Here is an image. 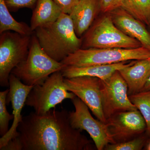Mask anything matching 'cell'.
<instances>
[{
  "instance_id": "obj_12",
  "label": "cell",
  "mask_w": 150,
  "mask_h": 150,
  "mask_svg": "<svg viewBox=\"0 0 150 150\" xmlns=\"http://www.w3.org/2000/svg\"><path fill=\"white\" fill-rule=\"evenodd\" d=\"M106 123L115 141L126 140L146 129L144 118L138 110L118 112L107 119Z\"/></svg>"
},
{
  "instance_id": "obj_17",
  "label": "cell",
  "mask_w": 150,
  "mask_h": 150,
  "mask_svg": "<svg viewBox=\"0 0 150 150\" xmlns=\"http://www.w3.org/2000/svg\"><path fill=\"white\" fill-rule=\"evenodd\" d=\"M63 12L54 0H38L33 12L30 27L33 32L38 28L55 22Z\"/></svg>"
},
{
  "instance_id": "obj_25",
  "label": "cell",
  "mask_w": 150,
  "mask_h": 150,
  "mask_svg": "<svg viewBox=\"0 0 150 150\" xmlns=\"http://www.w3.org/2000/svg\"><path fill=\"white\" fill-rule=\"evenodd\" d=\"M79 0H54L64 13L69 14Z\"/></svg>"
},
{
  "instance_id": "obj_15",
  "label": "cell",
  "mask_w": 150,
  "mask_h": 150,
  "mask_svg": "<svg viewBox=\"0 0 150 150\" xmlns=\"http://www.w3.org/2000/svg\"><path fill=\"white\" fill-rule=\"evenodd\" d=\"M99 9V0H79L74 7L69 15L79 37L91 27Z\"/></svg>"
},
{
  "instance_id": "obj_11",
  "label": "cell",
  "mask_w": 150,
  "mask_h": 150,
  "mask_svg": "<svg viewBox=\"0 0 150 150\" xmlns=\"http://www.w3.org/2000/svg\"><path fill=\"white\" fill-rule=\"evenodd\" d=\"M9 91L7 96L6 103L11 102L14 115L13 122L8 132L0 139V149L7 144L10 141L17 137V128L23 120L22 110L30 92L34 86H28L13 74L9 77Z\"/></svg>"
},
{
  "instance_id": "obj_13",
  "label": "cell",
  "mask_w": 150,
  "mask_h": 150,
  "mask_svg": "<svg viewBox=\"0 0 150 150\" xmlns=\"http://www.w3.org/2000/svg\"><path fill=\"white\" fill-rule=\"evenodd\" d=\"M109 13L114 24L119 29L150 50V33L142 21L121 7Z\"/></svg>"
},
{
  "instance_id": "obj_27",
  "label": "cell",
  "mask_w": 150,
  "mask_h": 150,
  "mask_svg": "<svg viewBox=\"0 0 150 150\" xmlns=\"http://www.w3.org/2000/svg\"><path fill=\"white\" fill-rule=\"evenodd\" d=\"M147 149L148 150H150V142L149 143V144L147 146Z\"/></svg>"
},
{
  "instance_id": "obj_23",
  "label": "cell",
  "mask_w": 150,
  "mask_h": 150,
  "mask_svg": "<svg viewBox=\"0 0 150 150\" xmlns=\"http://www.w3.org/2000/svg\"><path fill=\"white\" fill-rule=\"evenodd\" d=\"M8 9L16 10L22 8H32L38 0H4Z\"/></svg>"
},
{
  "instance_id": "obj_9",
  "label": "cell",
  "mask_w": 150,
  "mask_h": 150,
  "mask_svg": "<svg viewBox=\"0 0 150 150\" xmlns=\"http://www.w3.org/2000/svg\"><path fill=\"white\" fill-rule=\"evenodd\" d=\"M101 92L107 120L118 112L138 110L129 99L128 86L118 71L107 79L101 80Z\"/></svg>"
},
{
  "instance_id": "obj_5",
  "label": "cell",
  "mask_w": 150,
  "mask_h": 150,
  "mask_svg": "<svg viewBox=\"0 0 150 150\" xmlns=\"http://www.w3.org/2000/svg\"><path fill=\"white\" fill-rule=\"evenodd\" d=\"M83 45L86 48L131 49L142 46L139 41L119 29L114 24L110 14L101 17L89 28L85 36Z\"/></svg>"
},
{
  "instance_id": "obj_24",
  "label": "cell",
  "mask_w": 150,
  "mask_h": 150,
  "mask_svg": "<svg viewBox=\"0 0 150 150\" xmlns=\"http://www.w3.org/2000/svg\"><path fill=\"white\" fill-rule=\"evenodd\" d=\"M122 0H99L100 9L103 12L109 13L121 7Z\"/></svg>"
},
{
  "instance_id": "obj_28",
  "label": "cell",
  "mask_w": 150,
  "mask_h": 150,
  "mask_svg": "<svg viewBox=\"0 0 150 150\" xmlns=\"http://www.w3.org/2000/svg\"><path fill=\"white\" fill-rule=\"evenodd\" d=\"M148 60H149V62H150V57L149 59H148Z\"/></svg>"
},
{
  "instance_id": "obj_10",
  "label": "cell",
  "mask_w": 150,
  "mask_h": 150,
  "mask_svg": "<svg viewBox=\"0 0 150 150\" xmlns=\"http://www.w3.org/2000/svg\"><path fill=\"white\" fill-rule=\"evenodd\" d=\"M64 81L69 91L73 93L81 100L98 120L103 123H107L103 109L100 79L83 76L64 78Z\"/></svg>"
},
{
  "instance_id": "obj_18",
  "label": "cell",
  "mask_w": 150,
  "mask_h": 150,
  "mask_svg": "<svg viewBox=\"0 0 150 150\" xmlns=\"http://www.w3.org/2000/svg\"><path fill=\"white\" fill-rule=\"evenodd\" d=\"M7 31L25 35H31L33 32L26 23L16 21L10 13L4 0H0V34Z\"/></svg>"
},
{
  "instance_id": "obj_3",
  "label": "cell",
  "mask_w": 150,
  "mask_h": 150,
  "mask_svg": "<svg viewBox=\"0 0 150 150\" xmlns=\"http://www.w3.org/2000/svg\"><path fill=\"white\" fill-rule=\"evenodd\" d=\"M66 66L48 56L40 46L35 35L31 38L27 59L11 74L28 86L41 85L49 76L61 71Z\"/></svg>"
},
{
  "instance_id": "obj_1",
  "label": "cell",
  "mask_w": 150,
  "mask_h": 150,
  "mask_svg": "<svg viewBox=\"0 0 150 150\" xmlns=\"http://www.w3.org/2000/svg\"><path fill=\"white\" fill-rule=\"evenodd\" d=\"M69 112L54 109L46 113L32 112L23 117L17 137L1 150H86L91 149V141L73 128Z\"/></svg>"
},
{
  "instance_id": "obj_6",
  "label": "cell",
  "mask_w": 150,
  "mask_h": 150,
  "mask_svg": "<svg viewBox=\"0 0 150 150\" xmlns=\"http://www.w3.org/2000/svg\"><path fill=\"white\" fill-rule=\"evenodd\" d=\"M61 71L49 76L43 84L34 86L25 102L35 112L43 114L54 108L65 99H73L76 96L67 90Z\"/></svg>"
},
{
  "instance_id": "obj_7",
  "label": "cell",
  "mask_w": 150,
  "mask_h": 150,
  "mask_svg": "<svg viewBox=\"0 0 150 150\" xmlns=\"http://www.w3.org/2000/svg\"><path fill=\"white\" fill-rule=\"evenodd\" d=\"M30 35L6 31L0 37V85L9 86L12 71L26 59L31 40Z\"/></svg>"
},
{
  "instance_id": "obj_8",
  "label": "cell",
  "mask_w": 150,
  "mask_h": 150,
  "mask_svg": "<svg viewBox=\"0 0 150 150\" xmlns=\"http://www.w3.org/2000/svg\"><path fill=\"white\" fill-rule=\"evenodd\" d=\"M71 101L75 110L69 112V116L73 128L87 132L97 150L104 149L109 144L115 143L107 123L94 119L88 106L78 97H75Z\"/></svg>"
},
{
  "instance_id": "obj_16",
  "label": "cell",
  "mask_w": 150,
  "mask_h": 150,
  "mask_svg": "<svg viewBox=\"0 0 150 150\" xmlns=\"http://www.w3.org/2000/svg\"><path fill=\"white\" fill-rule=\"evenodd\" d=\"M126 62L83 67L66 66L63 68L61 72L63 76L67 79L88 76L98 78L102 80H105L110 78L116 71L127 67L131 63V62L127 64Z\"/></svg>"
},
{
  "instance_id": "obj_22",
  "label": "cell",
  "mask_w": 150,
  "mask_h": 150,
  "mask_svg": "<svg viewBox=\"0 0 150 150\" xmlns=\"http://www.w3.org/2000/svg\"><path fill=\"white\" fill-rule=\"evenodd\" d=\"M145 144L144 139L138 138L122 143L109 144L105 149L107 150H140Z\"/></svg>"
},
{
  "instance_id": "obj_26",
  "label": "cell",
  "mask_w": 150,
  "mask_h": 150,
  "mask_svg": "<svg viewBox=\"0 0 150 150\" xmlns=\"http://www.w3.org/2000/svg\"><path fill=\"white\" fill-rule=\"evenodd\" d=\"M149 90H150V76L149 77L146 83L145 84L144 86L142 89V91H146Z\"/></svg>"
},
{
  "instance_id": "obj_19",
  "label": "cell",
  "mask_w": 150,
  "mask_h": 150,
  "mask_svg": "<svg viewBox=\"0 0 150 150\" xmlns=\"http://www.w3.org/2000/svg\"><path fill=\"white\" fill-rule=\"evenodd\" d=\"M121 7L140 21L150 25V0H122Z\"/></svg>"
},
{
  "instance_id": "obj_21",
  "label": "cell",
  "mask_w": 150,
  "mask_h": 150,
  "mask_svg": "<svg viewBox=\"0 0 150 150\" xmlns=\"http://www.w3.org/2000/svg\"><path fill=\"white\" fill-rule=\"evenodd\" d=\"M9 89L0 92V135L4 136L9 129L10 121L13 119V114H10L6 108V98Z\"/></svg>"
},
{
  "instance_id": "obj_2",
  "label": "cell",
  "mask_w": 150,
  "mask_h": 150,
  "mask_svg": "<svg viewBox=\"0 0 150 150\" xmlns=\"http://www.w3.org/2000/svg\"><path fill=\"white\" fill-rule=\"evenodd\" d=\"M35 32L41 48L57 62H62L82 45V40L76 34L68 14L63 13L55 22L38 28Z\"/></svg>"
},
{
  "instance_id": "obj_20",
  "label": "cell",
  "mask_w": 150,
  "mask_h": 150,
  "mask_svg": "<svg viewBox=\"0 0 150 150\" xmlns=\"http://www.w3.org/2000/svg\"><path fill=\"white\" fill-rule=\"evenodd\" d=\"M129 98L144 118L148 134L150 135V90L131 95Z\"/></svg>"
},
{
  "instance_id": "obj_14",
  "label": "cell",
  "mask_w": 150,
  "mask_h": 150,
  "mask_svg": "<svg viewBox=\"0 0 150 150\" xmlns=\"http://www.w3.org/2000/svg\"><path fill=\"white\" fill-rule=\"evenodd\" d=\"M118 71L126 81L128 94L131 95L142 91L144 88L150 76V62L148 59L133 61Z\"/></svg>"
},
{
  "instance_id": "obj_4",
  "label": "cell",
  "mask_w": 150,
  "mask_h": 150,
  "mask_svg": "<svg viewBox=\"0 0 150 150\" xmlns=\"http://www.w3.org/2000/svg\"><path fill=\"white\" fill-rule=\"evenodd\" d=\"M150 57V50L144 46L131 49L80 48L61 62L66 66L83 67L144 60Z\"/></svg>"
}]
</instances>
